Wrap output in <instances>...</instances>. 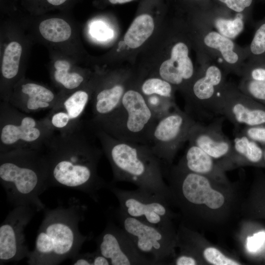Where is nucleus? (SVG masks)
Masks as SVG:
<instances>
[{
    "mask_svg": "<svg viewBox=\"0 0 265 265\" xmlns=\"http://www.w3.org/2000/svg\"><path fill=\"white\" fill-rule=\"evenodd\" d=\"M91 134L83 122L71 132H55L43 150L49 164L50 187L79 190L98 202L99 191L106 188L107 183L98 174L103 151L95 144Z\"/></svg>",
    "mask_w": 265,
    "mask_h": 265,
    "instance_id": "1",
    "label": "nucleus"
},
{
    "mask_svg": "<svg viewBox=\"0 0 265 265\" xmlns=\"http://www.w3.org/2000/svg\"><path fill=\"white\" fill-rule=\"evenodd\" d=\"M111 167L113 184L127 182L170 203V192L164 180L161 161L146 144L119 139L89 121Z\"/></svg>",
    "mask_w": 265,
    "mask_h": 265,
    "instance_id": "2",
    "label": "nucleus"
},
{
    "mask_svg": "<svg viewBox=\"0 0 265 265\" xmlns=\"http://www.w3.org/2000/svg\"><path fill=\"white\" fill-rule=\"evenodd\" d=\"M86 208L77 204L53 209L45 208L44 218L37 231L35 246L27 259L29 265H56L72 259L92 235L79 230Z\"/></svg>",
    "mask_w": 265,
    "mask_h": 265,
    "instance_id": "3",
    "label": "nucleus"
},
{
    "mask_svg": "<svg viewBox=\"0 0 265 265\" xmlns=\"http://www.w3.org/2000/svg\"><path fill=\"white\" fill-rule=\"evenodd\" d=\"M0 183L14 207L46 208L40 198L47 189L49 164L44 150L20 149L0 153Z\"/></svg>",
    "mask_w": 265,
    "mask_h": 265,
    "instance_id": "4",
    "label": "nucleus"
},
{
    "mask_svg": "<svg viewBox=\"0 0 265 265\" xmlns=\"http://www.w3.org/2000/svg\"><path fill=\"white\" fill-rule=\"evenodd\" d=\"M157 120L145 96L131 88L126 91L114 113L95 126L116 138L148 145Z\"/></svg>",
    "mask_w": 265,
    "mask_h": 265,
    "instance_id": "5",
    "label": "nucleus"
},
{
    "mask_svg": "<svg viewBox=\"0 0 265 265\" xmlns=\"http://www.w3.org/2000/svg\"><path fill=\"white\" fill-rule=\"evenodd\" d=\"M47 118L37 119L8 102L0 103V153L20 149L43 150L55 133Z\"/></svg>",
    "mask_w": 265,
    "mask_h": 265,
    "instance_id": "6",
    "label": "nucleus"
},
{
    "mask_svg": "<svg viewBox=\"0 0 265 265\" xmlns=\"http://www.w3.org/2000/svg\"><path fill=\"white\" fill-rule=\"evenodd\" d=\"M211 177L195 173L178 165L172 167L169 176L170 202L175 203L189 216L201 208L216 211L226 204L225 195L213 188Z\"/></svg>",
    "mask_w": 265,
    "mask_h": 265,
    "instance_id": "7",
    "label": "nucleus"
},
{
    "mask_svg": "<svg viewBox=\"0 0 265 265\" xmlns=\"http://www.w3.org/2000/svg\"><path fill=\"white\" fill-rule=\"evenodd\" d=\"M192 22L191 38L198 55L214 62L227 75L241 77L247 59L246 46L241 47L217 31Z\"/></svg>",
    "mask_w": 265,
    "mask_h": 265,
    "instance_id": "8",
    "label": "nucleus"
},
{
    "mask_svg": "<svg viewBox=\"0 0 265 265\" xmlns=\"http://www.w3.org/2000/svg\"><path fill=\"white\" fill-rule=\"evenodd\" d=\"M114 212L120 226L128 234L136 248L149 254L155 265H164L174 255L177 235L174 229L162 228L129 216L119 207Z\"/></svg>",
    "mask_w": 265,
    "mask_h": 265,
    "instance_id": "9",
    "label": "nucleus"
},
{
    "mask_svg": "<svg viewBox=\"0 0 265 265\" xmlns=\"http://www.w3.org/2000/svg\"><path fill=\"white\" fill-rule=\"evenodd\" d=\"M195 122L191 115L176 106L157 120L148 145L161 162L170 164L178 150L187 141Z\"/></svg>",
    "mask_w": 265,
    "mask_h": 265,
    "instance_id": "10",
    "label": "nucleus"
},
{
    "mask_svg": "<svg viewBox=\"0 0 265 265\" xmlns=\"http://www.w3.org/2000/svg\"><path fill=\"white\" fill-rule=\"evenodd\" d=\"M109 189L117 199L119 207L127 215L156 227L172 229L173 217L165 200L139 189L127 190L107 183Z\"/></svg>",
    "mask_w": 265,
    "mask_h": 265,
    "instance_id": "11",
    "label": "nucleus"
},
{
    "mask_svg": "<svg viewBox=\"0 0 265 265\" xmlns=\"http://www.w3.org/2000/svg\"><path fill=\"white\" fill-rule=\"evenodd\" d=\"M212 111L225 116L238 127L265 124V105L244 94L230 81H227L218 93Z\"/></svg>",
    "mask_w": 265,
    "mask_h": 265,
    "instance_id": "12",
    "label": "nucleus"
},
{
    "mask_svg": "<svg viewBox=\"0 0 265 265\" xmlns=\"http://www.w3.org/2000/svg\"><path fill=\"white\" fill-rule=\"evenodd\" d=\"M200 67L185 92L186 95V112L204 109L212 111L218 93L226 82V72L216 63L198 55Z\"/></svg>",
    "mask_w": 265,
    "mask_h": 265,
    "instance_id": "13",
    "label": "nucleus"
},
{
    "mask_svg": "<svg viewBox=\"0 0 265 265\" xmlns=\"http://www.w3.org/2000/svg\"><path fill=\"white\" fill-rule=\"evenodd\" d=\"M36 209L30 206H18L11 211L0 226V265L27 258L30 251L24 233Z\"/></svg>",
    "mask_w": 265,
    "mask_h": 265,
    "instance_id": "14",
    "label": "nucleus"
},
{
    "mask_svg": "<svg viewBox=\"0 0 265 265\" xmlns=\"http://www.w3.org/2000/svg\"><path fill=\"white\" fill-rule=\"evenodd\" d=\"M97 250L111 265H153L154 261L140 252L128 234L113 220H107L95 239Z\"/></svg>",
    "mask_w": 265,
    "mask_h": 265,
    "instance_id": "15",
    "label": "nucleus"
},
{
    "mask_svg": "<svg viewBox=\"0 0 265 265\" xmlns=\"http://www.w3.org/2000/svg\"><path fill=\"white\" fill-rule=\"evenodd\" d=\"M223 119L220 117L208 125L196 121L187 141L202 149L224 169L231 167L234 162L232 141L222 131Z\"/></svg>",
    "mask_w": 265,
    "mask_h": 265,
    "instance_id": "16",
    "label": "nucleus"
},
{
    "mask_svg": "<svg viewBox=\"0 0 265 265\" xmlns=\"http://www.w3.org/2000/svg\"><path fill=\"white\" fill-rule=\"evenodd\" d=\"M91 97L89 92L81 89L61 95L45 117L55 132H71L83 122L81 118Z\"/></svg>",
    "mask_w": 265,
    "mask_h": 265,
    "instance_id": "17",
    "label": "nucleus"
},
{
    "mask_svg": "<svg viewBox=\"0 0 265 265\" xmlns=\"http://www.w3.org/2000/svg\"><path fill=\"white\" fill-rule=\"evenodd\" d=\"M188 44L178 40L172 46L169 57L161 64L159 73L161 78L177 88L186 91L196 73L193 62L189 55Z\"/></svg>",
    "mask_w": 265,
    "mask_h": 265,
    "instance_id": "18",
    "label": "nucleus"
},
{
    "mask_svg": "<svg viewBox=\"0 0 265 265\" xmlns=\"http://www.w3.org/2000/svg\"><path fill=\"white\" fill-rule=\"evenodd\" d=\"M208 2V1H207ZM204 1L193 13V21L212 28L234 40L244 30L246 23L243 15L226 7L213 6Z\"/></svg>",
    "mask_w": 265,
    "mask_h": 265,
    "instance_id": "19",
    "label": "nucleus"
},
{
    "mask_svg": "<svg viewBox=\"0 0 265 265\" xmlns=\"http://www.w3.org/2000/svg\"><path fill=\"white\" fill-rule=\"evenodd\" d=\"M61 95H56L49 88L33 82H25L16 87L10 97L8 103L26 113L50 110Z\"/></svg>",
    "mask_w": 265,
    "mask_h": 265,
    "instance_id": "20",
    "label": "nucleus"
},
{
    "mask_svg": "<svg viewBox=\"0 0 265 265\" xmlns=\"http://www.w3.org/2000/svg\"><path fill=\"white\" fill-rule=\"evenodd\" d=\"M190 172L213 179H223V169L210 155L200 148L189 143L185 155L177 164Z\"/></svg>",
    "mask_w": 265,
    "mask_h": 265,
    "instance_id": "21",
    "label": "nucleus"
},
{
    "mask_svg": "<svg viewBox=\"0 0 265 265\" xmlns=\"http://www.w3.org/2000/svg\"><path fill=\"white\" fill-rule=\"evenodd\" d=\"M234 163L264 167L263 146L240 132L232 141Z\"/></svg>",
    "mask_w": 265,
    "mask_h": 265,
    "instance_id": "22",
    "label": "nucleus"
},
{
    "mask_svg": "<svg viewBox=\"0 0 265 265\" xmlns=\"http://www.w3.org/2000/svg\"><path fill=\"white\" fill-rule=\"evenodd\" d=\"M154 29L153 18L148 14L136 17L124 36V42L130 48L140 46L152 34Z\"/></svg>",
    "mask_w": 265,
    "mask_h": 265,
    "instance_id": "23",
    "label": "nucleus"
},
{
    "mask_svg": "<svg viewBox=\"0 0 265 265\" xmlns=\"http://www.w3.org/2000/svg\"><path fill=\"white\" fill-rule=\"evenodd\" d=\"M53 66V79L64 89L69 91L77 89L85 80L84 77L80 73L70 71L71 65L66 60H58Z\"/></svg>",
    "mask_w": 265,
    "mask_h": 265,
    "instance_id": "24",
    "label": "nucleus"
},
{
    "mask_svg": "<svg viewBox=\"0 0 265 265\" xmlns=\"http://www.w3.org/2000/svg\"><path fill=\"white\" fill-rule=\"evenodd\" d=\"M39 30L45 39L55 43L67 40L72 34V29L69 24L58 18L43 21L39 25Z\"/></svg>",
    "mask_w": 265,
    "mask_h": 265,
    "instance_id": "25",
    "label": "nucleus"
},
{
    "mask_svg": "<svg viewBox=\"0 0 265 265\" xmlns=\"http://www.w3.org/2000/svg\"><path fill=\"white\" fill-rule=\"evenodd\" d=\"M22 48L17 42L9 43L5 48L1 64V75L6 80H11L18 76Z\"/></svg>",
    "mask_w": 265,
    "mask_h": 265,
    "instance_id": "26",
    "label": "nucleus"
},
{
    "mask_svg": "<svg viewBox=\"0 0 265 265\" xmlns=\"http://www.w3.org/2000/svg\"><path fill=\"white\" fill-rule=\"evenodd\" d=\"M252 39L246 46L247 61L265 63V17L254 24Z\"/></svg>",
    "mask_w": 265,
    "mask_h": 265,
    "instance_id": "27",
    "label": "nucleus"
},
{
    "mask_svg": "<svg viewBox=\"0 0 265 265\" xmlns=\"http://www.w3.org/2000/svg\"><path fill=\"white\" fill-rule=\"evenodd\" d=\"M174 88L171 84L161 78H151L143 82L141 90L144 96L158 95L174 101Z\"/></svg>",
    "mask_w": 265,
    "mask_h": 265,
    "instance_id": "28",
    "label": "nucleus"
},
{
    "mask_svg": "<svg viewBox=\"0 0 265 265\" xmlns=\"http://www.w3.org/2000/svg\"><path fill=\"white\" fill-rule=\"evenodd\" d=\"M237 85L244 94L265 105V81L241 78Z\"/></svg>",
    "mask_w": 265,
    "mask_h": 265,
    "instance_id": "29",
    "label": "nucleus"
},
{
    "mask_svg": "<svg viewBox=\"0 0 265 265\" xmlns=\"http://www.w3.org/2000/svg\"><path fill=\"white\" fill-rule=\"evenodd\" d=\"M231 11L243 16L246 23L254 25L251 10L255 0H216Z\"/></svg>",
    "mask_w": 265,
    "mask_h": 265,
    "instance_id": "30",
    "label": "nucleus"
},
{
    "mask_svg": "<svg viewBox=\"0 0 265 265\" xmlns=\"http://www.w3.org/2000/svg\"><path fill=\"white\" fill-rule=\"evenodd\" d=\"M203 258L208 263L213 265H238V261L230 258L217 248L207 247L202 252Z\"/></svg>",
    "mask_w": 265,
    "mask_h": 265,
    "instance_id": "31",
    "label": "nucleus"
},
{
    "mask_svg": "<svg viewBox=\"0 0 265 265\" xmlns=\"http://www.w3.org/2000/svg\"><path fill=\"white\" fill-rule=\"evenodd\" d=\"M241 78L265 81V63L246 61L242 68Z\"/></svg>",
    "mask_w": 265,
    "mask_h": 265,
    "instance_id": "32",
    "label": "nucleus"
},
{
    "mask_svg": "<svg viewBox=\"0 0 265 265\" xmlns=\"http://www.w3.org/2000/svg\"><path fill=\"white\" fill-rule=\"evenodd\" d=\"M92 35L99 40H106L113 35V30L105 23L101 21H95L90 27Z\"/></svg>",
    "mask_w": 265,
    "mask_h": 265,
    "instance_id": "33",
    "label": "nucleus"
},
{
    "mask_svg": "<svg viewBox=\"0 0 265 265\" xmlns=\"http://www.w3.org/2000/svg\"><path fill=\"white\" fill-rule=\"evenodd\" d=\"M240 132L262 145H265V124L252 127H244Z\"/></svg>",
    "mask_w": 265,
    "mask_h": 265,
    "instance_id": "34",
    "label": "nucleus"
},
{
    "mask_svg": "<svg viewBox=\"0 0 265 265\" xmlns=\"http://www.w3.org/2000/svg\"><path fill=\"white\" fill-rule=\"evenodd\" d=\"M96 251L85 253H79L71 259V264L73 265H95Z\"/></svg>",
    "mask_w": 265,
    "mask_h": 265,
    "instance_id": "35",
    "label": "nucleus"
},
{
    "mask_svg": "<svg viewBox=\"0 0 265 265\" xmlns=\"http://www.w3.org/2000/svg\"><path fill=\"white\" fill-rule=\"evenodd\" d=\"M173 264L176 265H195L198 264V260L194 255L181 252L173 260Z\"/></svg>",
    "mask_w": 265,
    "mask_h": 265,
    "instance_id": "36",
    "label": "nucleus"
},
{
    "mask_svg": "<svg viewBox=\"0 0 265 265\" xmlns=\"http://www.w3.org/2000/svg\"><path fill=\"white\" fill-rule=\"evenodd\" d=\"M67 0H47V2L54 6H58L62 4Z\"/></svg>",
    "mask_w": 265,
    "mask_h": 265,
    "instance_id": "37",
    "label": "nucleus"
},
{
    "mask_svg": "<svg viewBox=\"0 0 265 265\" xmlns=\"http://www.w3.org/2000/svg\"><path fill=\"white\" fill-rule=\"evenodd\" d=\"M182 0L183 1L182 2L183 3H185L186 4L198 3L199 4V5H200L203 2L205 1V0Z\"/></svg>",
    "mask_w": 265,
    "mask_h": 265,
    "instance_id": "38",
    "label": "nucleus"
},
{
    "mask_svg": "<svg viewBox=\"0 0 265 265\" xmlns=\"http://www.w3.org/2000/svg\"><path fill=\"white\" fill-rule=\"evenodd\" d=\"M133 0H108L112 4H122L130 2Z\"/></svg>",
    "mask_w": 265,
    "mask_h": 265,
    "instance_id": "39",
    "label": "nucleus"
},
{
    "mask_svg": "<svg viewBox=\"0 0 265 265\" xmlns=\"http://www.w3.org/2000/svg\"><path fill=\"white\" fill-rule=\"evenodd\" d=\"M264 148V164L265 167V145H262Z\"/></svg>",
    "mask_w": 265,
    "mask_h": 265,
    "instance_id": "40",
    "label": "nucleus"
},
{
    "mask_svg": "<svg viewBox=\"0 0 265 265\" xmlns=\"http://www.w3.org/2000/svg\"></svg>",
    "mask_w": 265,
    "mask_h": 265,
    "instance_id": "41",
    "label": "nucleus"
}]
</instances>
